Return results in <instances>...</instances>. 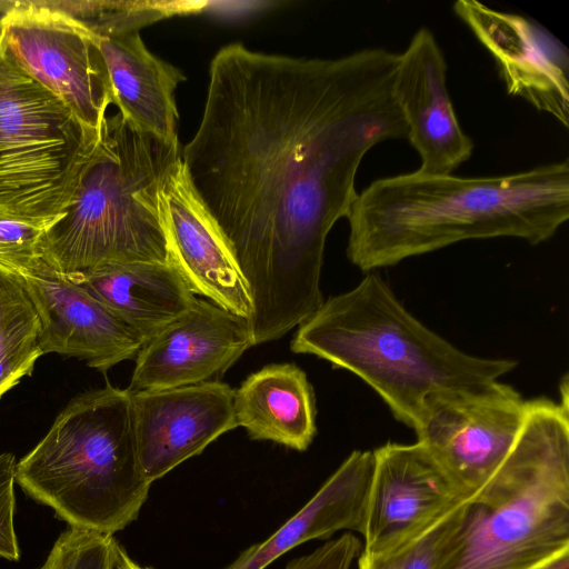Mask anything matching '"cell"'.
I'll return each mask as SVG.
<instances>
[{
    "label": "cell",
    "mask_w": 569,
    "mask_h": 569,
    "mask_svg": "<svg viewBox=\"0 0 569 569\" xmlns=\"http://www.w3.org/2000/svg\"><path fill=\"white\" fill-rule=\"evenodd\" d=\"M372 452L363 555L399 548L470 500L418 441L387 442Z\"/></svg>",
    "instance_id": "8fae6325"
},
{
    "label": "cell",
    "mask_w": 569,
    "mask_h": 569,
    "mask_svg": "<svg viewBox=\"0 0 569 569\" xmlns=\"http://www.w3.org/2000/svg\"><path fill=\"white\" fill-rule=\"evenodd\" d=\"M467 502L452 509L427 530L395 550L378 556L361 553L358 569H437L459 528Z\"/></svg>",
    "instance_id": "7402d4cb"
},
{
    "label": "cell",
    "mask_w": 569,
    "mask_h": 569,
    "mask_svg": "<svg viewBox=\"0 0 569 569\" xmlns=\"http://www.w3.org/2000/svg\"><path fill=\"white\" fill-rule=\"evenodd\" d=\"M393 96L420 157L419 170L450 174L470 158L473 142L457 119L445 56L428 28H420L399 53Z\"/></svg>",
    "instance_id": "2e32d148"
},
{
    "label": "cell",
    "mask_w": 569,
    "mask_h": 569,
    "mask_svg": "<svg viewBox=\"0 0 569 569\" xmlns=\"http://www.w3.org/2000/svg\"><path fill=\"white\" fill-rule=\"evenodd\" d=\"M16 481L70 527L112 535L132 522L151 482L140 466L131 392L74 397L16 467Z\"/></svg>",
    "instance_id": "8992f818"
},
{
    "label": "cell",
    "mask_w": 569,
    "mask_h": 569,
    "mask_svg": "<svg viewBox=\"0 0 569 569\" xmlns=\"http://www.w3.org/2000/svg\"><path fill=\"white\" fill-rule=\"evenodd\" d=\"M290 349L352 372L413 430L429 397L490 385L517 367L455 347L413 317L376 272L323 301L299 325Z\"/></svg>",
    "instance_id": "3957f363"
},
{
    "label": "cell",
    "mask_w": 569,
    "mask_h": 569,
    "mask_svg": "<svg viewBox=\"0 0 569 569\" xmlns=\"http://www.w3.org/2000/svg\"><path fill=\"white\" fill-rule=\"evenodd\" d=\"M49 228L0 210V259L40 256V244Z\"/></svg>",
    "instance_id": "cb8c5ba5"
},
{
    "label": "cell",
    "mask_w": 569,
    "mask_h": 569,
    "mask_svg": "<svg viewBox=\"0 0 569 569\" xmlns=\"http://www.w3.org/2000/svg\"><path fill=\"white\" fill-rule=\"evenodd\" d=\"M528 406L529 400L499 380L436 393L425 402L417 441L471 500L512 449Z\"/></svg>",
    "instance_id": "9c48e42d"
},
{
    "label": "cell",
    "mask_w": 569,
    "mask_h": 569,
    "mask_svg": "<svg viewBox=\"0 0 569 569\" xmlns=\"http://www.w3.org/2000/svg\"><path fill=\"white\" fill-rule=\"evenodd\" d=\"M110 569H150L136 563L126 552V550L114 541L113 555Z\"/></svg>",
    "instance_id": "4316f807"
},
{
    "label": "cell",
    "mask_w": 569,
    "mask_h": 569,
    "mask_svg": "<svg viewBox=\"0 0 569 569\" xmlns=\"http://www.w3.org/2000/svg\"><path fill=\"white\" fill-rule=\"evenodd\" d=\"M455 13L495 58L509 94L569 127V58L542 27L476 0H459Z\"/></svg>",
    "instance_id": "5bb4252c"
},
{
    "label": "cell",
    "mask_w": 569,
    "mask_h": 569,
    "mask_svg": "<svg viewBox=\"0 0 569 569\" xmlns=\"http://www.w3.org/2000/svg\"><path fill=\"white\" fill-rule=\"evenodd\" d=\"M16 457L10 452L0 455V557L17 561L20 549L14 530Z\"/></svg>",
    "instance_id": "d4e9b609"
},
{
    "label": "cell",
    "mask_w": 569,
    "mask_h": 569,
    "mask_svg": "<svg viewBox=\"0 0 569 569\" xmlns=\"http://www.w3.org/2000/svg\"><path fill=\"white\" fill-rule=\"evenodd\" d=\"M569 218V161L495 177L416 170L380 178L347 216V257L365 272L470 239L538 244Z\"/></svg>",
    "instance_id": "7a4b0ae2"
},
{
    "label": "cell",
    "mask_w": 569,
    "mask_h": 569,
    "mask_svg": "<svg viewBox=\"0 0 569 569\" xmlns=\"http://www.w3.org/2000/svg\"><path fill=\"white\" fill-rule=\"evenodd\" d=\"M398 59L382 48L309 59L240 43L212 59L181 163L247 283L254 345L279 339L322 305L326 240L358 194L362 158L407 139L393 96Z\"/></svg>",
    "instance_id": "6da1fadb"
},
{
    "label": "cell",
    "mask_w": 569,
    "mask_h": 569,
    "mask_svg": "<svg viewBox=\"0 0 569 569\" xmlns=\"http://www.w3.org/2000/svg\"><path fill=\"white\" fill-rule=\"evenodd\" d=\"M180 160L178 140L141 131L119 112L107 117L73 198L42 238L41 258L63 276L168 262L159 196Z\"/></svg>",
    "instance_id": "5b68a950"
},
{
    "label": "cell",
    "mask_w": 569,
    "mask_h": 569,
    "mask_svg": "<svg viewBox=\"0 0 569 569\" xmlns=\"http://www.w3.org/2000/svg\"><path fill=\"white\" fill-rule=\"evenodd\" d=\"M254 346L249 320L212 301L197 299L146 341L128 390H161L218 380Z\"/></svg>",
    "instance_id": "7c38bea8"
},
{
    "label": "cell",
    "mask_w": 569,
    "mask_h": 569,
    "mask_svg": "<svg viewBox=\"0 0 569 569\" xmlns=\"http://www.w3.org/2000/svg\"><path fill=\"white\" fill-rule=\"evenodd\" d=\"M360 549L359 539L352 533H345L311 553L293 559L286 569H350Z\"/></svg>",
    "instance_id": "484cf974"
},
{
    "label": "cell",
    "mask_w": 569,
    "mask_h": 569,
    "mask_svg": "<svg viewBox=\"0 0 569 569\" xmlns=\"http://www.w3.org/2000/svg\"><path fill=\"white\" fill-rule=\"evenodd\" d=\"M112 535L69 527L54 542L58 569H110Z\"/></svg>",
    "instance_id": "603a6c76"
},
{
    "label": "cell",
    "mask_w": 569,
    "mask_h": 569,
    "mask_svg": "<svg viewBox=\"0 0 569 569\" xmlns=\"http://www.w3.org/2000/svg\"><path fill=\"white\" fill-rule=\"evenodd\" d=\"M13 61L87 126L100 129L112 104L106 66L89 24L60 9L17 4L0 18Z\"/></svg>",
    "instance_id": "ba28073f"
},
{
    "label": "cell",
    "mask_w": 569,
    "mask_h": 569,
    "mask_svg": "<svg viewBox=\"0 0 569 569\" xmlns=\"http://www.w3.org/2000/svg\"><path fill=\"white\" fill-rule=\"evenodd\" d=\"M120 319L143 345L196 300L169 263H111L64 276Z\"/></svg>",
    "instance_id": "d6986e66"
},
{
    "label": "cell",
    "mask_w": 569,
    "mask_h": 569,
    "mask_svg": "<svg viewBox=\"0 0 569 569\" xmlns=\"http://www.w3.org/2000/svg\"><path fill=\"white\" fill-rule=\"evenodd\" d=\"M38 315L21 284L0 269V398L42 356Z\"/></svg>",
    "instance_id": "44dd1931"
},
{
    "label": "cell",
    "mask_w": 569,
    "mask_h": 569,
    "mask_svg": "<svg viewBox=\"0 0 569 569\" xmlns=\"http://www.w3.org/2000/svg\"><path fill=\"white\" fill-rule=\"evenodd\" d=\"M140 466L152 482L237 428L234 389L219 380L131 392Z\"/></svg>",
    "instance_id": "4fadbf2b"
},
{
    "label": "cell",
    "mask_w": 569,
    "mask_h": 569,
    "mask_svg": "<svg viewBox=\"0 0 569 569\" xmlns=\"http://www.w3.org/2000/svg\"><path fill=\"white\" fill-rule=\"evenodd\" d=\"M533 569H569V550L550 558Z\"/></svg>",
    "instance_id": "83f0119b"
},
{
    "label": "cell",
    "mask_w": 569,
    "mask_h": 569,
    "mask_svg": "<svg viewBox=\"0 0 569 569\" xmlns=\"http://www.w3.org/2000/svg\"><path fill=\"white\" fill-rule=\"evenodd\" d=\"M168 262L193 295L247 319L252 302L247 283L222 233L193 192L181 160L159 196Z\"/></svg>",
    "instance_id": "9a60e30c"
},
{
    "label": "cell",
    "mask_w": 569,
    "mask_h": 569,
    "mask_svg": "<svg viewBox=\"0 0 569 569\" xmlns=\"http://www.w3.org/2000/svg\"><path fill=\"white\" fill-rule=\"evenodd\" d=\"M372 473L373 452L352 451L300 511L224 569H264L308 540L326 539L339 530L361 533Z\"/></svg>",
    "instance_id": "ac0fdd59"
},
{
    "label": "cell",
    "mask_w": 569,
    "mask_h": 569,
    "mask_svg": "<svg viewBox=\"0 0 569 569\" xmlns=\"http://www.w3.org/2000/svg\"><path fill=\"white\" fill-rule=\"evenodd\" d=\"M96 34L119 113L141 131L178 140L181 70L152 54L138 30Z\"/></svg>",
    "instance_id": "e0dca14e"
},
{
    "label": "cell",
    "mask_w": 569,
    "mask_h": 569,
    "mask_svg": "<svg viewBox=\"0 0 569 569\" xmlns=\"http://www.w3.org/2000/svg\"><path fill=\"white\" fill-rule=\"evenodd\" d=\"M0 269L21 284L38 315L42 355L74 357L102 372L137 357L142 343L134 332L40 256L0 259Z\"/></svg>",
    "instance_id": "30bf717a"
},
{
    "label": "cell",
    "mask_w": 569,
    "mask_h": 569,
    "mask_svg": "<svg viewBox=\"0 0 569 569\" xmlns=\"http://www.w3.org/2000/svg\"><path fill=\"white\" fill-rule=\"evenodd\" d=\"M101 128L83 123L30 78L0 39L1 211L48 227L57 222L94 157Z\"/></svg>",
    "instance_id": "52a82bcc"
},
{
    "label": "cell",
    "mask_w": 569,
    "mask_h": 569,
    "mask_svg": "<svg viewBox=\"0 0 569 569\" xmlns=\"http://www.w3.org/2000/svg\"><path fill=\"white\" fill-rule=\"evenodd\" d=\"M234 417L254 440H270L303 451L316 427L315 395L293 363H276L251 373L234 390Z\"/></svg>",
    "instance_id": "ffe728a7"
},
{
    "label": "cell",
    "mask_w": 569,
    "mask_h": 569,
    "mask_svg": "<svg viewBox=\"0 0 569 569\" xmlns=\"http://www.w3.org/2000/svg\"><path fill=\"white\" fill-rule=\"evenodd\" d=\"M529 400L512 449L467 502L437 569H533L569 550V396Z\"/></svg>",
    "instance_id": "277c9868"
},
{
    "label": "cell",
    "mask_w": 569,
    "mask_h": 569,
    "mask_svg": "<svg viewBox=\"0 0 569 569\" xmlns=\"http://www.w3.org/2000/svg\"><path fill=\"white\" fill-rule=\"evenodd\" d=\"M42 569H58L57 556L52 549H51Z\"/></svg>",
    "instance_id": "f1b7e54d"
}]
</instances>
